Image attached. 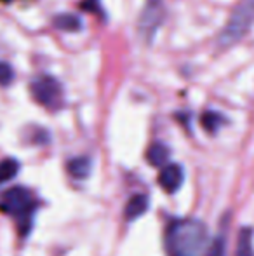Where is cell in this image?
I'll return each mask as SVG.
<instances>
[{"label": "cell", "mask_w": 254, "mask_h": 256, "mask_svg": "<svg viewBox=\"0 0 254 256\" xmlns=\"http://www.w3.org/2000/svg\"><path fill=\"white\" fill-rule=\"evenodd\" d=\"M0 208H2L3 212L16 218L23 236L31 228V216H33L37 204H35L33 196H31V192L28 188L12 186L7 192H3L2 199H0Z\"/></svg>", "instance_id": "2"}, {"label": "cell", "mask_w": 254, "mask_h": 256, "mask_svg": "<svg viewBox=\"0 0 254 256\" xmlns=\"http://www.w3.org/2000/svg\"><path fill=\"white\" fill-rule=\"evenodd\" d=\"M150 206V200L146 196L143 194H136L129 199V202L126 204V209H124V214H126V220L129 222H134V220L141 218L143 214L146 212Z\"/></svg>", "instance_id": "7"}, {"label": "cell", "mask_w": 254, "mask_h": 256, "mask_svg": "<svg viewBox=\"0 0 254 256\" xmlns=\"http://www.w3.org/2000/svg\"><path fill=\"white\" fill-rule=\"evenodd\" d=\"M209 246V234L199 220H174L167 225L166 250L169 256H206Z\"/></svg>", "instance_id": "1"}, {"label": "cell", "mask_w": 254, "mask_h": 256, "mask_svg": "<svg viewBox=\"0 0 254 256\" xmlns=\"http://www.w3.org/2000/svg\"><path fill=\"white\" fill-rule=\"evenodd\" d=\"M237 256H254V248H253V230H251V228H242V230H241V234H239Z\"/></svg>", "instance_id": "13"}, {"label": "cell", "mask_w": 254, "mask_h": 256, "mask_svg": "<svg viewBox=\"0 0 254 256\" xmlns=\"http://www.w3.org/2000/svg\"><path fill=\"white\" fill-rule=\"evenodd\" d=\"M183 180L185 172L180 164H166L159 174V185L162 186L164 192L176 194L183 185Z\"/></svg>", "instance_id": "5"}, {"label": "cell", "mask_w": 254, "mask_h": 256, "mask_svg": "<svg viewBox=\"0 0 254 256\" xmlns=\"http://www.w3.org/2000/svg\"><path fill=\"white\" fill-rule=\"evenodd\" d=\"M68 172L73 178L82 180L91 172V160L87 157H75L68 162Z\"/></svg>", "instance_id": "10"}, {"label": "cell", "mask_w": 254, "mask_h": 256, "mask_svg": "<svg viewBox=\"0 0 254 256\" xmlns=\"http://www.w3.org/2000/svg\"><path fill=\"white\" fill-rule=\"evenodd\" d=\"M80 7L92 14L101 12V2H99V0H84V2H80Z\"/></svg>", "instance_id": "16"}, {"label": "cell", "mask_w": 254, "mask_h": 256, "mask_svg": "<svg viewBox=\"0 0 254 256\" xmlns=\"http://www.w3.org/2000/svg\"><path fill=\"white\" fill-rule=\"evenodd\" d=\"M19 172V162L12 157H7L0 160V183H7Z\"/></svg>", "instance_id": "12"}, {"label": "cell", "mask_w": 254, "mask_h": 256, "mask_svg": "<svg viewBox=\"0 0 254 256\" xmlns=\"http://www.w3.org/2000/svg\"><path fill=\"white\" fill-rule=\"evenodd\" d=\"M52 24H54L58 30L71 32V34H75V32H80L82 28H84V23H82L80 16H77V14H73V12L58 14V16H54V20H52Z\"/></svg>", "instance_id": "8"}, {"label": "cell", "mask_w": 254, "mask_h": 256, "mask_svg": "<svg viewBox=\"0 0 254 256\" xmlns=\"http://www.w3.org/2000/svg\"><path fill=\"white\" fill-rule=\"evenodd\" d=\"M30 92L38 104L45 108H58L63 102V86L56 77L49 74H42L31 80Z\"/></svg>", "instance_id": "4"}, {"label": "cell", "mask_w": 254, "mask_h": 256, "mask_svg": "<svg viewBox=\"0 0 254 256\" xmlns=\"http://www.w3.org/2000/svg\"><path fill=\"white\" fill-rule=\"evenodd\" d=\"M206 256H227V236L220 234V236L211 242L209 251H207Z\"/></svg>", "instance_id": "14"}, {"label": "cell", "mask_w": 254, "mask_h": 256, "mask_svg": "<svg viewBox=\"0 0 254 256\" xmlns=\"http://www.w3.org/2000/svg\"><path fill=\"white\" fill-rule=\"evenodd\" d=\"M14 80V70L9 63L5 61H0V86H10Z\"/></svg>", "instance_id": "15"}, {"label": "cell", "mask_w": 254, "mask_h": 256, "mask_svg": "<svg viewBox=\"0 0 254 256\" xmlns=\"http://www.w3.org/2000/svg\"><path fill=\"white\" fill-rule=\"evenodd\" d=\"M162 7L159 6V2H153L150 4V6H146L145 12H143L141 20H139V28L143 30V34L146 35V37H152L153 34H155L157 26L160 24V21H162Z\"/></svg>", "instance_id": "6"}, {"label": "cell", "mask_w": 254, "mask_h": 256, "mask_svg": "<svg viewBox=\"0 0 254 256\" xmlns=\"http://www.w3.org/2000/svg\"><path fill=\"white\" fill-rule=\"evenodd\" d=\"M200 124H202V128L206 129L207 132H216L218 129L225 124V117L220 112L207 110V112H204L202 117H200Z\"/></svg>", "instance_id": "11"}, {"label": "cell", "mask_w": 254, "mask_h": 256, "mask_svg": "<svg viewBox=\"0 0 254 256\" xmlns=\"http://www.w3.org/2000/svg\"><path fill=\"white\" fill-rule=\"evenodd\" d=\"M146 158L152 166H166L167 158H169V148L164 143H153L146 152Z\"/></svg>", "instance_id": "9"}, {"label": "cell", "mask_w": 254, "mask_h": 256, "mask_svg": "<svg viewBox=\"0 0 254 256\" xmlns=\"http://www.w3.org/2000/svg\"><path fill=\"white\" fill-rule=\"evenodd\" d=\"M254 23V0H242L232 12L227 26L221 30L218 37L220 48H230L237 44L242 37L249 32Z\"/></svg>", "instance_id": "3"}]
</instances>
